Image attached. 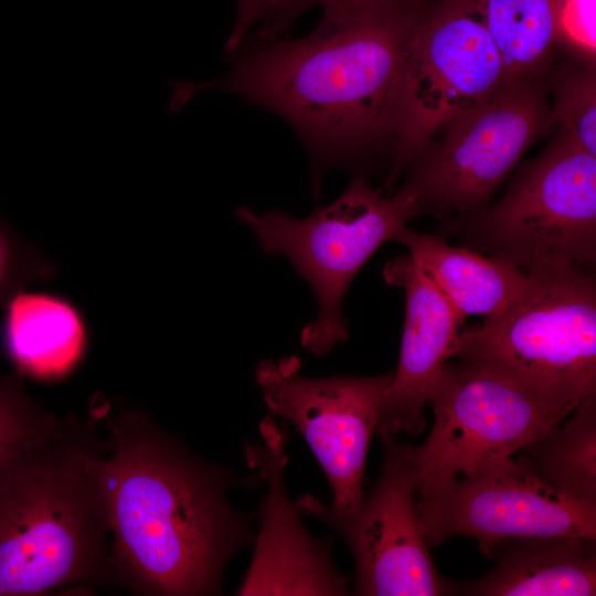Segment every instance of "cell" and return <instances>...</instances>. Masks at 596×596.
I'll return each mask as SVG.
<instances>
[{
	"label": "cell",
	"mask_w": 596,
	"mask_h": 596,
	"mask_svg": "<svg viewBox=\"0 0 596 596\" xmlns=\"http://www.w3.org/2000/svg\"><path fill=\"white\" fill-rule=\"evenodd\" d=\"M433 0H330L317 26L299 39L255 38L226 74L172 81L171 109L198 92L224 91L284 119L305 145L318 191L326 171L369 174L389 163L396 182L412 148L409 72Z\"/></svg>",
	"instance_id": "1"
},
{
	"label": "cell",
	"mask_w": 596,
	"mask_h": 596,
	"mask_svg": "<svg viewBox=\"0 0 596 596\" xmlns=\"http://www.w3.org/2000/svg\"><path fill=\"white\" fill-rule=\"evenodd\" d=\"M109 455L94 459L110 528L116 585L137 596L223 594L228 562L253 547L258 511L235 509L233 489L264 485L195 455L145 411L106 416Z\"/></svg>",
	"instance_id": "2"
},
{
	"label": "cell",
	"mask_w": 596,
	"mask_h": 596,
	"mask_svg": "<svg viewBox=\"0 0 596 596\" xmlns=\"http://www.w3.org/2000/svg\"><path fill=\"white\" fill-rule=\"evenodd\" d=\"M92 424L64 416L0 464V596L116 584Z\"/></svg>",
	"instance_id": "3"
},
{
	"label": "cell",
	"mask_w": 596,
	"mask_h": 596,
	"mask_svg": "<svg viewBox=\"0 0 596 596\" xmlns=\"http://www.w3.org/2000/svg\"><path fill=\"white\" fill-rule=\"evenodd\" d=\"M586 269L562 258L532 265L505 310L461 331L455 356L515 380L562 423L596 395V281Z\"/></svg>",
	"instance_id": "4"
},
{
	"label": "cell",
	"mask_w": 596,
	"mask_h": 596,
	"mask_svg": "<svg viewBox=\"0 0 596 596\" xmlns=\"http://www.w3.org/2000/svg\"><path fill=\"white\" fill-rule=\"evenodd\" d=\"M550 77L509 79L493 96L444 120L412 153L396 191L417 216L481 215L523 153L556 126Z\"/></svg>",
	"instance_id": "5"
},
{
	"label": "cell",
	"mask_w": 596,
	"mask_h": 596,
	"mask_svg": "<svg viewBox=\"0 0 596 596\" xmlns=\"http://www.w3.org/2000/svg\"><path fill=\"white\" fill-rule=\"evenodd\" d=\"M384 191L371 187L369 174L355 172L338 199L304 219L247 206L235 211L263 252L285 255L313 289L318 316L300 332L301 345L313 354L347 341L342 302L349 285L382 244L417 217L403 194Z\"/></svg>",
	"instance_id": "6"
},
{
	"label": "cell",
	"mask_w": 596,
	"mask_h": 596,
	"mask_svg": "<svg viewBox=\"0 0 596 596\" xmlns=\"http://www.w3.org/2000/svg\"><path fill=\"white\" fill-rule=\"evenodd\" d=\"M525 162L502 198L479 216L454 221L468 248L528 270L553 258L596 262V156L563 128Z\"/></svg>",
	"instance_id": "7"
},
{
	"label": "cell",
	"mask_w": 596,
	"mask_h": 596,
	"mask_svg": "<svg viewBox=\"0 0 596 596\" xmlns=\"http://www.w3.org/2000/svg\"><path fill=\"white\" fill-rule=\"evenodd\" d=\"M434 424L413 446L418 498L513 456L558 423L524 386L486 365L446 364L428 398Z\"/></svg>",
	"instance_id": "8"
},
{
	"label": "cell",
	"mask_w": 596,
	"mask_h": 596,
	"mask_svg": "<svg viewBox=\"0 0 596 596\" xmlns=\"http://www.w3.org/2000/svg\"><path fill=\"white\" fill-rule=\"evenodd\" d=\"M379 437L381 469L355 513L336 515L311 494L301 496L296 508L345 542L355 565V595H448L449 581L436 570L421 521L413 445L395 435Z\"/></svg>",
	"instance_id": "9"
},
{
	"label": "cell",
	"mask_w": 596,
	"mask_h": 596,
	"mask_svg": "<svg viewBox=\"0 0 596 596\" xmlns=\"http://www.w3.org/2000/svg\"><path fill=\"white\" fill-rule=\"evenodd\" d=\"M392 376L310 379L295 355L256 366L268 415L291 423L304 436L330 483L328 507L336 515H351L361 504L366 454Z\"/></svg>",
	"instance_id": "10"
},
{
	"label": "cell",
	"mask_w": 596,
	"mask_h": 596,
	"mask_svg": "<svg viewBox=\"0 0 596 596\" xmlns=\"http://www.w3.org/2000/svg\"><path fill=\"white\" fill-rule=\"evenodd\" d=\"M418 510L429 547L454 536L476 540L483 554L507 539H596V505L563 493L517 455L421 498Z\"/></svg>",
	"instance_id": "11"
},
{
	"label": "cell",
	"mask_w": 596,
	"mask_h": 596,
	"mask_svg": "<svg viewBox=\"0 0 596 596\" xmlns=\"http://www.w3.org/2000/svg\"><path fill=\"white\" fill-rule=\"evenodd\" d=\"M508 81L476 0L433 1L411 61V156L444 120L487 100Z\"/></svg>",
	"instance_id": "12"
},
{
	"label": "cell",
	"mask_w": 596,
	"mask_h": 596,
	"mask_svg": "<svg viewBox=\"0 0 596 596\" xmlns=\"http://www.w3.org/2000/svg\"><path fill=\"white\" fill-rule=\"evenodd\" d=\"M262 440L246 444L248 466L267 485L258 508L254 554L237 595H348L350 578L338 571L331 538H315L287 494V426L270 415L259 424Z\"/></svg>",
	"instance_id": "13"
},
{
	"label": "cell",
	"mask_w": 596,
	"mask_h": 596,
	"mask_svg": "<svg viewBox=\"0 0 596 596\" xmlns=\"http://www.w3.org/2000/svg\"><path fill=\"white\" fill-rule=\"evenodd\" d=\"M383 276L404 289L405 321L397 369L385 391L375 433L419 435L426 426L429 394L448 359L455 356L465 321L409 255L390 260Z\"/></svg>",
	"instance_id": "14"
},
{
	"label": "cell",
	"mask_w": 596,
	"mask_h": 596,
	"mask_svg": "<svg viewBox=\"0 0 596 596\" xmlns=\"http://www.w3.org/2000/svg\"><path fill=\"white\" fill-rule=\"evenodd\" d=\"M494 565L449 594L475 596H590L596 593V539L572 535L500 541L485 554Z\"/></svg>",
	"instance_id": "15"
},
{
	"label": "cell",
	"mask_w": 596,
	"mask_h": 596,
	"mask_svg": "<svg viewBox=\"0 0 596 596\" xmlns=\"http://www.w3.org/2000/svg\"><path fill=\"white\" fill-rule=\"evenodd\" d=\"M428 276L465 321H483L505 310L525 289L528 272L509 260L468 247L451 246L441 236L405 226L394 237Z\"/></svg>",
	"instance_id": "16"
},
{
	"label": "cell",
	"mask_w": 596,
	"mask_h": 596,
	"mask_svg": "<svg viewBox=\"0 0 596 596\" xmlns=\"http://www.w3.org/2000/svg\"><path fill=\"white\" fill-rule=\"evenodd\" d=\"M3 345L15 372L38 381H58L83 361L87 326L70 300L47 292H18L7 304Z\"/></svg>",
	"instance_id": "17"
},
{
	"label": "cell",
	"mask_w": 596,
	"mask_h": 596,
	"mask_svg": "<svg viewBox=\"0 0 596 596\" xmlns=\"http://www.w3.org/2000/svg\"><path fill=\"white\" fill-rule=\"evenodd\" d=\"M514 455L563 493L596 505V395Z\"/></svg>",
	"instance_id": "18"
},
{
	"label": "cell",
	"mask_w": 596,
	"mask_h": 596,
	"mask_svg": "<svg viewBox=\"0 0 596 596\" xmlns=\"http://www.w3.org/2000/svg\"><path fill=\"white\" fill-rule=\"evenodd\" d=\"M509 79L549 77L557 45L556 0H476Z\"/></svg>",
	"instance_id": "19"
},
{
	"label": "cell",
	"mask_w": 596,
	"mask_h": 596,
	"mask_svg": "<svg viewBox=\"0 0 596 596\" xmlns=\"http://www.w3.org/2000/svg\"><path fill=\"white\" fill-rule=\"evenodd\" d=\"M550 74L556 126L566 130L588 153L596 156V67L595 60L571 54Z\"/></svg>",
	"instance_id": "20"
},
{
	"label": "cell",
	"mask_w": 596,
	"mask_h": 596,
	"mask_svg": "<svg viewBox=\"0 0 596 596\" xmlns=\"http://www.w3.org/2000/svg\"><path fill=\"white\" fill-rule=\"evenodd\" d=\"M58 421L28 394L22 375H0V464Z\"/></svg>",
	"instance_id": "21"
},
{
	"label": "cell",
	"mask_w": 596,
	"mask_h": 596,
	"mask_svg": "<svg viewBox=\"0 0 596 596\" xmlns=\"http://www.w3.org/2000/svg\"><path fill=\"white\" fill-rule=\"evenodd\" d=\"M54 266L0 220V308L35 281H47Z\"/></svg>",
	"instance_id": "22"
},
{
	"label": "cell",
	"mask_w": 596,
	"mask_h": 596,
	"mask_svg": "<svg viewBox=\"0 0 596 596\" xmlns=\"http://www.w3.org/2000/svg\"><path fill=\"white\" fill-rule=\"evenodd\" d=\"M596 0H556L558 47L588 60L596 56Z\"/></svg>",
	"instance_id": "23"
},
{
	"label": "cell",
	"mask_w": 596,
	"mask_h": 596,
	"mask_svg": "<svg viewBox=\"0 0 596 596\" xmlns=\"http://www.w3.org/2000/svg\"><path fill=\"white\" fill-rule=\"evenodd\" d=\"M329 0H278L267 18L260 23L256 38L274 40L289 36L296 20L313 7H322Z\"/></svg>",
	"instance_id": "24"
},
{
	"label": "cell",
	"mask_w": 596,
	"mask_h": 596,
	"mask_svg": "<svg viewBox=\"0 0 596 596\" xmlns=\"http://www.w3.org/2000/svg\"><path fill=\"white\" fill-rule=\"evenodd\" d=\"M278 0H236L237 11L234 26L225 44V52L233 55L245 43L251 28L262 23Z\"/></svg>",
	"instance_id": "25"
},
{
	"label": "cell",
	"mask_w": 596,
	"mask_h": 596,
	"mask_svg": "<svg viewBox=\"0 0 596 596\" xmlns=\"http://www.w3.org/2000/svg\"><path fill=\"white\" fill-rule=\"evenodd\" d=\"M330 1V0H329Z\"/></svg>",
	"instance_id": "26"
}]
</instances>
